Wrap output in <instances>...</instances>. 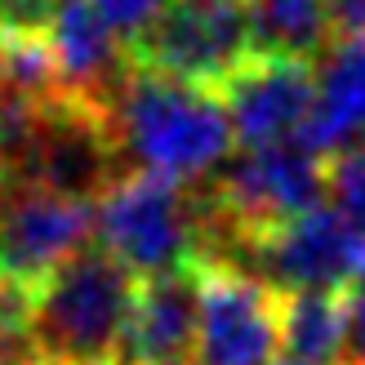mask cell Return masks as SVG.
I'll return each mask as SVG.
<instances>
[{
  "label": "cell",
  "mask_w": 365,
  "mask_h": 365,
  "mask_svg": "<svg viewBox=\"0 0 365 365\" xmlns=\"http://www.w3.org/2000/svg\"><path fill=\"white\" fill-rule=\"evenodd\" d=\"M36 365H45V361H36ZM103 365H112V361H103Z\"/></svg>",
  "instance_id": "cell-21"
},
{
  "label": "cell",
  "mask_w": 365,
  "mask_h": 365,
  "mask_svg": "<svg viewBox=\"0 0 365 365\" xmlns=\"http://www.w3.org/2000/svg\"><path fill=\"white\" fill-rule=\"evenodd\" d=\"M325 196V156L307 152L299 138L245 148L205 192L210 250L205 259H232L236 245L254 241L272 227L303 218Z\"/></svg>",
  "instance_id": "cell-4"
},
{
  "label": "cell",
  "mask_w": 365,
  "mask_h": 365,
  "mask_svg": "<svg viewBox=\"0 0 365 365\" xmlns=\"http://www.w3.org/2000/svg\"><path fill=\"white\" fill-rule=\"evenodd\" d=\"M325 196L365 236V143L325 160Z\"/></svg>",
  "instance_id": "cell-14"
},
{
  "label": "cell",
  "mask_w": 365,
  "mask_h": 365,
  "mask_svg": "<svg viewBox=\"0 0 365 365\" xmlns=\"http://www.w3.org/2000/svg\"><path fill=\"white\" fill-rule=\"evenodd\" d=\"M299 143L317 156H339L365 143V36L339 41L330 49Z\"/></svg>",
  "instance_id": "cell-11"
},
{
  "label": "cell",
  "mask_w": 365,
  "mask_h": 365,
  "mask_svg": "<svg viewBox=\"0 0 365 365\" xmlns=\"http://www.w3.org/2000/svg\"><path fill=\"white\" fill-rule=\"evenodd\" d=\"M89 5H94V14H98L103 23L120 36L125 49H130V45L138 41V36L148 31L160 14H165L170 0H89Z\"/></svg>",
  "instance_id": "cell-15"
},
{
  "label": "cell",
  "mask_w": 365,
  "mask_h": 365,
  "mask_svg": "<svg viewBox=\"0 0 365 365\" xmlns=\"http://www.w3.org/2000/svg\"><path fill=\"white\" fill-rule=\"evenodd\" d=\"M343 325H348L343 365H365V277L348 289V299H343Z\"/></svg>",
  "instance_id": "cell-16"
},
{
  "label": "cell",
  "mask_w": 365,
  "mask_h": 365,
  "mask_svg": "<svg viewBox=\"0 0 365 365\" xmlns=\"http://www.w3.org/2000/svg\"><path fill=\"white\" fill-rule=\"evenodd\" d=\"M58 0H0V27H45Z\"/></svg>",
  "instance_id": "cell-17"
},
{
  "label": "cell",
  "mask_w": 365,
  "mask_h": 365,
  "mask_svg": "<svg viewBox=\"0 0 365 365\" xmlns=\"http://www.w3.org/2000/svg\"><path fill=\"white\" fill-rule=\"evenodd\" d=\"M138 277L103 245L81 250L36 289V356L45 365H103L120 348Z\"/></svg>",
  "instance_id": "cell-3"
},
{
  "label": "cell",
  "mask_w": 365,
  "mask_h": 365,
  "mask_svg": "<svg viewBox=\"0 0 365 365\" xmlns=\"http://www.w3.org/2000/svg\"><path fill=\"white\" fill-rule=\"evenodd\" d=\"M241 148H272L303 134L317 103V71L299 58H254L218 89Z\"/></svg>",
  "instance_id": "cell-9"
},
{
  "label": "cell",
  "mask_w": 365,
  "mask_h": 365,
  "mask_svg": "<svg viewBox=\"0 0 365 365\" xmlns=\"http://www.w3.org/2000/svg\"><path fill=\"white\" fill-rule=\"evenodd\" d=\"M5 182H9V160H5V148H0V192H5Z\"/></svg>",
  "instance_id": "cell-19"
},
{
  "label": "cell",
  "mask_w": 365,
  "mask_h": 365,
  "mask_svg": "<svg viewBox=\"0 0 365 365\" xmlns=\"http://www.w3.org/2000/svg\"><path fill=\"white\" fill-rule=\"evenodd\" d=\"M196 267V356L192 365H272L281 348V294L254 272L200 259Z\"/></svg>",
  "instance_id": "cell-7"
},
{
  "label": "cell",
  "mask_w": 365,
  "mask_h": 365,
  "mask_svg": "<svg viewBox=\"0 0 365 365\" xmlns=\"http://www.w3.org/2000/svg\"><path fill=\"white\" fill-rule=\"evenodd\" d=\"M98 245L120 259L138 281L192 267L210 250L205 196L148 170L116 174L94 205Z\"/></svg>",
  "instance_id": "cell-2"
},
{
  "label": "cell",
  "mask_w": 365,
  "mask_h": 365,
  "mask_svg": "<svg viewBox=\"0 0 365 365\" xmlns=\"http://www.w3.org/2000/svg\"><path fill=\"white\" fill-rule=\"evenodd\" d=\"M254 58L245 0H170L165 14L130 45L138 71H156L218 94Z\"/></svg>",
  "instance_id": "cell-5"
},
{
  "label": "cell",
  "mask_w": 365,
  "mask_h": 365,
  "mask_svg": "<svg viewBox=\"0 0 365 365\" xmlns=\"http://www.w3.org/2000/svg\"><path fill=\"white\" fill-rule=\"evenodd\" d=\"M223 263L254 272L277 294H343L365 277V236L334 205H317L236 245Z\"/></svg>",
  "instance_id": "cell-6"
},
{
  "label": "cell",
  "mask_w": 365,
  "mask_h": 365,
  "mask_svg": "<svg viewBox=\"0 0 365 365\" xmlns=\"http://www.w3.org/2000/svg\"><path fill=\"white\" fill-rule=\"evenodd\" d=\"M112 134L120 156L174 182L205 178L223 165L236 143L232 116L218 94L138 67L112 98Z\"/></svg>",
  "instance_id": "cell-1"
},
{
  "label": "cell",
  "mask_w": 365,
  "mask_h": 365,
  "mask_svg": "<svg viewBox=\"0 0 365 365\" xmlns=\"http://www.w3.org/2000/svg\"><path fill=\"white\" fill-rule=\"evenodd\" d=\"M325 14H330L334 41H356V36H365V0H325Z\"/></svg>",
  "instance_id": "cell-18"
},
{
  "label": "cell",
  "mask_w": 365,
  "mask_h": 365,
  "mask_svg": "<svg viewBox=\"0 0 365 365\" xmlns=\"http://www.w3.org/2000/svg\"><path fill=\"white\" fill-rule=\"evenodd\" d=\"M250 31L259 58H299L312 63L334 45L325 0H245Z\"/></svg>",
  "instance_id": "cell-12"
},
{
  "label": "cell",
  "mask_w": 365,
  "mask_h": 365,
  "mask_svg": "<svg viewBox=\"0 0 365 365\" xmlns=\"http://www.w3.org/2000/svg\"><path fill=\"white\" fill-rule=\"evenodd\" d=\"M348 343L339 294H281V348L299 361L334 365Z\"/></svg>",
  "instance_id": "cell-13"
},
{
  "label": "cell",
  "mask_w": 365,
  "mask_h": 365,
  "mask_svg": "<svg viewBox=\"0 0 365 365\" xmlns=\"http://www.w3.org/2000/svg\"><path fill=\"white\" fill-rule=\"evenodd\" d=\"M272 365H317V361H299V356H281V361H272Z\"/></svg>",
  "instance_id": "cell-20"
},
{
  "label": "cell",
  "mask_w": 365,
  "mask_h": 365,
  "mask_svg": "<svg viewBox=\"0 0 365 365\" xmlns=\"http://www.w3.org/2000/svg\"><path fill=\"white\" fill-rule=\"evenodd\" d=\"M196 267H178L138 285L116 365H192L196 356Z\"/></svg>",
  "instance_id": "cell-10"
},
{
  "label": "cell",
  "mask_w": 365,
  "mask_h": 365,
  "mask_svg": "<svg viewBox=\"0 0 365 365\" xmlns=\"http://www.w3.org/2000/svg\"><path fill=\"white\" fill-rule=\"evenodd\" d=\"M94 205L31 182H5L0 192V277L41 289L67 259L89 250Z\"/></svg>",
  "instance_id": "cell-8"
}]
</instances>
